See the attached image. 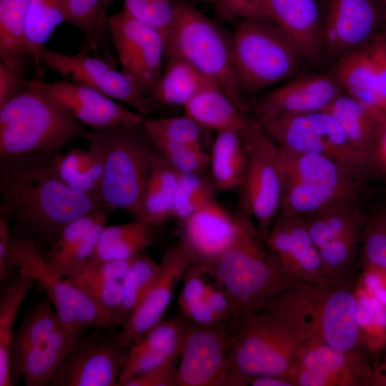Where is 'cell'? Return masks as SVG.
I'll return each mask as SVG.
<instances>
[{
    "mask_svg": "<svg viewBox=\"0 0 386 386\" xmlns=\"http://www.w3.org/2000/svg\"><path fill=\"white\" fill-rule=\"evenodd\" d=\"M152 227L143 222L133 221L105 225L89 260L93 262L127 261L152 247Z\"/></svg>",
    "mask_w": 386,
    "mask_h": 386,
    "instance_id": "34",
    "label": "cell"
},
{
    "mask_svg": "<svg viewBox=\"0 0 386 386\" xmlns=\"http://www.w3.org/2000/svg\"><path fill=\"white\" fill-rule=\"evenodd\" d=\"M241 134L247 158L241 186L244 211L253 218L264 240L281 209L277 145L257 122L249 120Z\"/></svg>",
    "mask_w": 386,
    "mask_h": 386,
    "instance_id": "11",
    "label": "cell"
},
{
    "mask_svg": "<svg viewBox=\"0 0 386 386\" xmlns=\"http://www.w3.org/2000/svg\"><path fill=\"white\" fill-rule=\"evenodd\" d=\"M183 316L193 325L217 326L222 324L210 309L206 297L180 308Z\"/></svg>",
    "mask_w": 386,
    "mask_h": 386,
    "instance_id": "53",
    "label": "cell"
},
{
    "mask_svg": "<svg viewBox=\"0 0 386 386\" xmlns=\"http://www.w3.org/2000/svg\"><path fill=\"white\" fill-rule=\"evenodd\" d=\"M360 327L375 323L386 327V308L377 299L364 298L358 301Z\"/></svg>",
    "mask_w": 386,
    "mask_h": 386,
    "instance_id": "54",
    "label": "cell"
},
{
    "mask_svg": "<svg viewBox=\"0 0 386 386\" xmlns=\"http://www.w3.org/2000/svg\"><path fill=\"white\" fill-rule=\"evenodd\" d=\"M360 260L370 267L386 270V202L365 212Z\"/></svg>",
    "mask_w": 386,
    "mask_h": 386,
    "instance_id": "45",
    "label": "cell"
},
{
    "mask_svg": "<svg viewBox=\"0 0 386 386\" xmlns=\"http://www.w3.org/2000/svg\"><path fill=\"white\" fill-rule=\"evenodd\" d=\"M332 71L345 94L379 112L371 42L337 59Z\"/></svg>",
    "mask_w": 386,
    "mask_h": 386,
    "instance_id": "33",
    "label": "cell"
},
{
    "mask_svg": "<svg viewBox=\"0 0 386 386\" xmlns=\"http://www.w3.org/2000/svg\"><path fill=\"white\" fill-rule=\"evenodd\" d=\"M190 322L185 317L162 320L141 340L129 347L124 362L118 386L130 378L180 355Z\"/></svg>",
    "mask_w": 386,
    "mask_h": 386,
    "instance_id": "24",
    "label": "cell"
},
{
    "mask_svg": "<svg viewBox=\"0 0 386 386\" xmlns=\"http://www.w3.org/2000/svg\"><path fill=\"white\" fill-rule=\"evenodd\" d=\"M376 71L377 109L386 118V29L371 41Z\"/></svg>",
    "mask_w": 386,
    "mask_h": 386,
    "instance_id": "51",
    "label": "cell"
},
{
    "mask_svg": "<svg viewBox=\"0 0 386 386\" xmlns=\"http://www.w3.org/2000/svg\"><path fill=\"white\" fill-rule=\"evenodd\" d=\"M381 380L380 382L385 385H386V372L383 376H381Z\"/></svg>",
    "mask_w": 386,
    "mask_h": 386,
    "instance_id": "61",
    "label": "cell"
},
{
    "mask_svg": "<svg viewBox=\"0 0 386 386\" xmlns=\"http://www.w3.org/2000/svg\"><path fill=\"white\" fill-rule=\"evenodd\" d=\"M213 87L219 86L212 79L182 58L172 56L165 60L151 98L159 106L184 107L200 91Z\"/></svg>",
    "mask_w": 386,
    "mask_h": 386,
    "instance_id": "28",
    "label": "cell"
},
{
    "mask_svg": "<svg viewBox=\"0 0 386 386\" xmlns=\"http://www.w3.org/2000/svg\"><path fill=\"white\" fill-rule=\"evenodd\" d=\"M321 13L322 59L336 61L386 29V6L380 0H325Z\"/></svg>",
    "mask_w": 386,
    "mask_h": 386,
    "instance_id": "12",
    "label": "cell"
},
{
    "mask_svg": "<svg viewBox=\"0 0 386 386\" xmlns=\"http://www.w3.org/2000/svg\"><path fill=\"white\" fill-rule=\"evenodd\" d=\"M142 128L162 157L202 144L201 129L191 118L181 116L144 118Z\"/></svg>",
    "mask_w": 386,
    "mask_h": 386,
    "instance_id": "38",
    "label": "cell"
},
{
    "mask_svg": "<svg viewBox=\"0 0 386 386\" xmlns=\"http://www.w3.org/2000/svg\"><path fill=\"white\" fill-rule=\"evenodd\" d=\"M109 28L122 71L151 98L165 65L164 37L123 10L109 17Z\"/></svg>",
    "mask_w": 386,
    "mask_h": 386,
    "instance_id": "13",
    "label": "cell"
},
{
    "mask_svg": "<svg viewBox=\"0 0 386 386\" xmlns=\"http://www.w3.org/2000/svg\"><path fill=\"white\" fill-rule=\"evenodd\" d=\"M70 116L84 126L98 130L112 127H138L144 117L90 87L66 80L31 81Z\"/></svg>",
    "mask_w": 386,
    "mask_h": 386,
    "instance_id": "20",
    "label": "cell"
},
{
    "mask_svg": "<svg viewBox=\"0 0 386 386\" xmlns=\"http://www.w3.org/2000/svg\"><path fill=\"white\" fill-rule=\"evenodd\" d=\"M193 1H197L200 3H214V0H191Z\"/></svg>",
    "mask_w": 386,
    "mask_h": 386,
    "instance_id": "60",
    "label": "cell"
},
{
    "mask_svg": "<svg viewBox=\"0 0 386 386\" xmlns=\"http://www.w3.org/2000/svg\"><path fill=\"white\" fill-rule=\"evenodd\" d=\"M375 166L377 174L386 178V127L381 133L376 146Z\"/></svg>",
    "mask_w": 386,
    "mask_h": 386,
    "instance_id": "56",
    "label": "cell"
},
{
    "mask_svg": "<svg viewBox=\"0 0 386 386\" xmlns=\"http://www.w3.org/2000/svg\"><path fill=\"white\" fill-rule=\"evenodd\" d=\"M252 386H294L287 379L281 376H260L253 377L250 380Z\"/></svg>",
    "mask_w": 386,
    "mask_h": 386,
    "instance_id": "57",
    "label": "cell"
},
{
    "mask_svg": "<svg viewBox=\"0 0 386 386\" xmlns=\"http://www.w3.org/2000/svg\"><path fill=\"white\" fill-rule=\"evenodd\" d=\"M258 123L279 147L334 160L365 184L377 175L373 163L352 144L327 111Z\"/></svg>",
    "mask_w": 386,
    "mask_h": 386,
    "instance_id": "9",
    "label": "cell"
},
{
    "mask_svg": "<svg viewBox=\"0 0 386 386\" xmlns=\"http://www.w3.org/2000/svg\"><path fill=\"white\" fill-rule=\"evenodd\" d=\"M216 189L210 179L200 174H179L172 217L184 222L207 202L214 199Z\"/></svg>",
    "mask_w": 386,
    "mask_h": 386,
    "instance_id": "46",
    "label": "cell"
},
{
    "mask_svg": "<svg viewBox=\"0 0 386 386\" xmlns=\"http://www.w3.org/2000/svg\"><path fill=\"white\" fill-rule=\"evenodd\" d=\"M110 210H97L70 222L61 232L47 254V268L39 283L51 278L65 258L76 247L86 233L98 222L108 220Z\"/></svg>",
    "mask_w": 386,
    "mask_h": 386,
    "instance_id": "44",
    "label": "cell"
},
{
    "mask_svg": "<svg viewBox=\"0 0 386 386\" xmlns=\"http://www.w3.org/2000/svg\"><path fill=\"white\" fill-rule=\"evenodd\" d=\"M39 59L44 68L54 71L64 80L86 86L128 104L142 116L158 108L127 75L104 59L80 52L66 54L46 47Z\"/></svg>",
    "mask_w": 386,
    "mask_h": 386,
    "instance_id": "14",
    "label": "cell"
},
{
    "mask_svg": "<svg viewBox=\"0 0 386 386\" xmlns=\"http://www.w3.org/2000/svg\"><path fill=\"white\" fill-rule=\"evenodd\" d=\"M342 93L332 71L292 77L259 99L257 122L325 111Z\"/></svg>",
    "mask_w": 386,
    "mask_h": 386,
    "instance_id": "19",
    "label": "cell"
},
{
    "mask_svg": "<svg viewBox=\"0 0 386 386\" xmlns=\"http://www.w3.org/2000/svg\"><path fill=\"white\" fill-rule=\"evenodd\" d=\"M80 335L61 326L30 351L21 367L26 386L49 385Z\"/></svg>",
    "mask_w": 386,
    "mask_h": 386,
    "instance_id": "35",
    "label": "cell"
},
{
    "mask_svg": "<svg viewBox=\"0 0 386 386\" xmlns=\"http://www.w3.org/2000/svg\"><path fill=\"white\" fill-rule=\"evenodd\" d=\"M282 377L294 386H355L367 382L359 351L336 350L318 335L307 342Z\"/></svg>",
    "mask_w": 386,
    "mask_h": 386,
    "instance_id": "18",
    "label": "cell"
},
{
    "mask_svg": "<svg viewBox=\"0 0 386 386\" xmlns=\"http://www.w3.org/2000/svg\"><path fill=\"white\" fill-rule=\"evenodd\" d=\"M29 0H0V60L21 71L29 56L26 41Z\"/></svg>",
    "mask_w": 386,
    "mask_h": 386,
    "instance_id": "39",
    "label": "cell"
},
{
    "mask_svg": "<svg viewBox=\"0 0 386 386\" xmlns=\"http://www.w3.org/2000/svg\"><path fill=\"white\" fill-rule=\"evenodd\" d=\"M85 139L96 145L103 157L99 202L113 210L122 209L139 221L142 196L155 151L142 125L89 131Z\"/></svg>",
    "mask_w": 386,
    "mask_h": 386,
    "instance_id": "7",
    "label": "cell"
},
{
    "mask_svg": "<svg viewBox=\"0 0 386 386\" xmlns=\"http://www.w3.org/2000/svg\"><path fill=\"white\" fill-rule=\"evenodd\" d=\"M35 282L29 273L19 270L18 278L1 296L0 386L13 385L10 355L13 327L20 307Z\"/></svg>",
    "mask_w": 386,
    "mask_h": 386,
    "instance_id": "41",
    "label": "cell"
},
{
    "mask_svg": "<svg viewBox=\"0 0 386 386\" xmlns=\"http://www.w3.org/2000/svg\"><path fill=\"white\" fill-rule=\"evenodd\" d=\"M54 308L59 325L79 335L93 327L109 330L112 316L85 292L64 277L48 279L39 283Z\"/></svg>",
    "mask_w": 386,
    "mask_h": 386,
    "instance_id": "26",
    "label": "cell"
},
{
    "mask_svg": "<svg viewBox=\"0 0 386 386\" xmlns=\"http://www.w3.org/2000/svg\"><path fill=\"white\" fill-rule=\"evenodd\" d=\"M59 326L54 308L47 297L36 303L13 331L11 340V374L13 385L21 377V367L27 354L44 342Z\"/></svg>",
    "mask_w": 386,
    "mask_h": 386,
    "instance_id": "31",
    "label": "cell"
},
{
    "mask_svg": "<svg viewBox=\"0 0 386 386\" xmlns=\"http://www.w3.org/2000/svg\"><path fill=\"white\" fill-rule=\"evenodd\" d=\"M214 4L217 16L223 21L267 18L263 0H214Z\"/></svg>",
    "mask_w": 386,
    "mask_h": 386,
    "instance_id": "49",
    "label": "cell"
},
{
    "mask_svg": "<svg viewBox=\"0 0 386 386\" xmlns=\"http://www.w3.org/2000/svg\"><path fill=\"white\" fill-rule=\"evenodd\" d=\"M103 169L102 155L91 143L87 149L73 147L57 155L56 171L61 181L71 189L97 201Z\"/></svg>",
    "mask_w": 386,
    "mask_h": 386,
    "instance_id": "37",
    "label": "cell"
},
{
    "mask_svg": "<svg viewBox=\"0 0 386 386\" xmlns=\"http://www.w3.org/2000/svg\"><path fill=\"white\" fill-rule=\"evenodd\" d=\"M207 272L232 301L231 320L257 312L272 295L295 281L282 272L246 211L239 213V225L232 242Z\"/></svg>",
    "mask_w": 386,
    "mask_h": 386,
    "instance_id": "3",
    "label": "cell"
},
{
    "mask_svg": "<svg viewBox=\"0 0 386 386\" xmlns=\"http://www.w3.org/2000/svg\"><path fill=\"white\" fill-rule=\"evenodd\" d=\"M206 300L221 323L229 322L233 315V307L232 301L224 290H217L208 284Z\"/></svg>",
    "mask_w": 386,
    "mask_h": 386,
    "instance_id": "55",
    "label": "cell"
},
{
    "mask_svg": "<svg viewBox=\"0 0 386 386\" xmlns=\"http://www.w3.org/2000/svg\"><path fill=\"white\" fill-rule=\"evenodd\" d=\"M232 34L234 71L243 95L289 80L307 61L292 39L269 19L239 20Z\"/></svg>",
    "mask_w": 386,
    "mask_h": 386,
    "instance_id": "4",
    "label": "cell"
},
{
    "mask_svg": "<svg viewBox=\"0 0 386 386\" xmlns=\"http://www.w3.org/2000/svg\"><path fill=\"white\" fill-rule=\"evenodd\" d=\"M179 173L157 152H154L142 200L141 222L151 227L172 217Z\"/></svg>",
    "mask_w": 386,
    "mask_h": 386,
    "instance_id": "30",
    "label": "cell"
},
{
    "mask_svg": "<svg viewBox=\"0 0 386 386\" xmlns=\"http://www.w3.org/2000/svg\"><path fill=\"white\" fill-rule=\"evenodd\" d=\"M63 22L61 0H29L26 26V47L39 76L44 73L39 59L41 50L55 29Z\"/></svg>",
    "mask_w": 386,
    "mask_h": 386,
    "instance_id": "43",
    "label": "cell"
},
{
    "mask_svg": "<svg viewBox=\"0 0 386 386\" xmlns=\"http://www.w3.org/2000/svg\"><path fill=\"white\" fill-rule=\"evenodd\" d=\"M366 281L368 288L374 293L376 299L386 305V288L380 284L377 277L372 274H370Z\"/></svg>",
    "mask_w": 386,
    "mask_h": 386,
    "instance_id": "58",
    "label": "cell"
},
{
    "mask_svg": "<svg viewBox=\"0 0 386 386\" xmlns=\"http://www.w3.org/2000/svg\"><path fill=\"white\" fill-rule=\"evenodd\" d=\"M282 197L280 212L305 216L335 203L362 205L365 183L323 156L277 146Z\"/></svg>",
    "mask_w": 386,
    "mask_h": 386,
    "instance_id": "5",
    "label": "cell"
},
{
    "mask_svg": "<svg viewBox=\"0 0 386 386\" xmlns=\"http://www.w3.org/2000/svg\"><path fill=\"white\" fill-rule=\"evenodd\" d=\"M180 242L192 264L208 267L234 239L239 225V213L232 215L215 199L184 222Z\"/></svg>",
    "mask_w": 386,
    "mask_h": 386,
    "instance_id": "22",
    "label": "cell"
},
{
    "mask_svg": "<svg viewBox=\"0 0 386 386\" xmlns=\"http://www.w3.org/2000/svg\"><path fill=\"white\" fill-rule=\"evenodd\" d=\"M246 152L241 132H217L209 156V179L217 191L241 187L246 169Z\"/></svg>",
    "mask_w": 386,
    "mask_h": 386,
    "instance_id": "32",
    "label": "cell"
},
{
    "mask_svg": "<svg viewBox=\"0 0 386 386\" xmlns=\"http://www.w3.org/2000/svg\"><path fill=\"white\" fill-rule=\"evenodd\" d=\"M64 22L79 29L85 36L80 53L94 56L116 66L119 62L112 54L105 39L109 17L101 0H61Z\"/></svg>",
    "mask_w": 386,
    "mask_h": 386,
    "instance_id": "29",
    "label": "cell"
},
{
    "mask_svg": "<svg viewBox=\"0 0 386 386\" xmlns=\"http://www.w3.org/2000/svg\"><path fill=\"white\" fill-rule=\"evenodd\" d=\"M24 72L0 60V107L16 97L30 84Z\"/></svg>",
    "mask_w": 386,
    "mask_h": 386,
    "instance_id": "52",
    "label": "cell"
},
{
    "mask_svg": "<svg viewBox=\"0 0 386 386\" xmlns=\"http://www.w3.org/2000/svg\"><path fill=\"white\" fill-rule=\"evenodd\" d=\"M103 7L107 10L114 0H101Z\"/></svg>",
    "mask_w": 386,
    "mask_h": 386,
    "instance_id": "59",
    "label": "cell"
},
{
    "mask_svg": "<svg viewBox=\"0 0 386 386\" xmlns=\"http://www.w3.org/2000/svg\"><path fill=\"white\" fill-rule=\"evenodd\" d=\"M328 282L355 279L365 223L362 205L335 203L302 217Z\"/></svg>",
    "mask_w": 386,
    "mask_h": 386,
    "instance_id": "10",
    "label": "cell"
},
{
    "mask_svg": "<svg viewBox=\"0 0 386 386\" xmlns=\"http://www.w3.org/2000/svg\"><path fill=\"white\" fill-rule=\"evenodd\" d=\"M182 58L212 79L244 114L234 71L232 34L185 0H176L174 24L166 38L165 60Z\"/></svg>",
    "mask_w": 386,
    "mask_h": 386,
    "instance_id": "8",
    "label": "cell"
},
{
    "mask_svg": "<svg viewBox=\"0 0 386 386\" xmlns=\"http://www.w3.org/2000/svg\"><path fill=\"white\" fill-rule=\"evenodd\" d=\"M386 6V0H380Z\"/></svg>",
    "mask_w": 386,
    "mask_h": 386,
    "instance_id": "62",
    "label": "cell"
},
{
    "mask_svg": "<svg viewBox=\"0 0 386 386\" xmlns=\"http://www.w3.org/2000/svg\"><path fill=\"white\" fill-rule=\"evenodd\" d=\"M122 10L159 31L166 41L175 19L176 0H124Z\"/></svg>",
    "mask_w": 386,
    "mask_h": 386,
    "instance_id": "47",
    "label": "cell"
},
{
    "mask_svg": "<svg viewBox=\"0 0 386 386\" xmlns=\"http://www.w3.org/2000/svg\"><path fill=\"white\" fill-rule=\"evenodd\" d=\"M32 240L15 237L11 233L9 222L0 216V282L7 281L13 269L29 273L39 282L48 262Z\"/></svg>",
    "mask_w": 386,
    "mask_h": 386,
    "instance_id": "40",
    "label": "cell"
},
{
    "mask_svg": "<svg viewBox=\"0 0 386 386\" xmlns=\"http://www.w3.org/2000/svg\"><path fill=\"white\" fill-rule=\"evenodd\" d=\"M117 334L79 337L49 386H118L127 350Z\"/></svg>",
    "mask_w": 386,
    "mask_h": 386,
    "instance_id": "15",
    "label": "cell"
},
{
    "mask_svg": "<svg viewBox=\"0 0 386 386\" xmlns=\"http://www.w3.org/2000/svg\"><path fill=\"white\" fill-rule=\"evenodd\" d=\"M88 132L30 81L0 107V158L58 151Z\"/></svg>",
    "mask_w": 386,
    "mask_h": 386,
    "instance_id": "6",
    "label": "cell"
},
{
    "mask_svg": "<svg viewBox=\"0 0 386 386\" xmlns=\"http://www.w3.org/2000/svg\"><path fill=\"white\" fill-rule=\"evenodd\" d=\"M191 264L190 256L180 242L164 252L156 283L118 335L119 341L124 348L138 342L162 320L170 304L175 283L183 278Z\"/></svg>",
    "mask_w": 386,
    "mask_h": 386,
    "instance_id": "21",
    "label": "cell"
},
{
    "mask_svg": "<svg viewBox=\"0 0 386 386\" xmlns=\"http://www.w3.org/2000/svg\"><path fill=\"white\" fill-rule=\"evenodd\" d=\"M325 111L336 118L352 144L375 166V149L386 118L344 92Z\"/></svg>",
    "mask_w": 386,
    "mask_h": 386,
    "instance_id": "27",
    "label": "cell"
},
{
    "mask_svg": "<svg viewBox=\"0 0 386 386\" xmlns=\"http://www.w3.org/2000/svg\"><path fill=\"white\" fill-rule=\"evenodd\" d=\"M183 108L184 114L202 128L217 132L233 129L242 132L249 121L219 87L200 91Z\"/></svg>",
    "mask_w": 386,
    "mask_h": 386,
    "instance_id": "36",
    "label": "cell"
},
{
    "mask_svg": "<svg viewBox=\"0 0 386 386\" xmlns=\"http://www.w3.org/2000/svg\"><path fill=\"white\" fill-rule=\"evenodd\" d=\"M161 272L160 262L142 252L136 256L122 282V301L114 327L123 326L145 300Z\"/></svg>",
    "mask_w": 386,
    "mask_h": 386,
    "instance_id": "42",
    "label": "cell"
},
{
    "mask_svg": "<svg viewBox=\"0 0 386 386\" xmlns=\"http://www.w3.org/2000/svg\"><path fill=\"white\" fill-rule=\"evenodd\" d=\"M229 331L227 325L189 324L177 370V386L224 385L229 371Z\"/></svg>",
    "mask_w": 386,
    "mask_h": 386,
    "instance_id": "17",
    "label": "cell"
},
{
    "mask_svg": "<svg viewBox=\"0 0 386 386\" xmlns=\"http://www.w3.org/2000/svg\"><path fill=\"white\" fill-rule=\"evenodd\" d=\"M58 151L0 158V216L15 237L51 247L76 219L110 210L66 185L56 171Z\"/></svg>",
    "mask_w": 386,
    "mask_h": 386,
    "instance_id": "1",
    "label": "cell"
},
{
    "mask_svg": "<svg viewBox=\"0 0 386 386\" xmlns=\"http://www.w3.org/2000/svg\"><path fill=\"white\" fill-rule=\"evenodd\" d=\"M264 242L282 272L292 279L320 287L328 282L320 254L302 216L280 212Z\"/></svg>",
    "mask_w": 386,
    "mask_h": 386,
    "instance_id": "16",
    "label": "cell"
},
{
    "mask_svg": "<svg viewBox=\"0 0 386 386\" xmlns=\"http://www.w3.org/2000/svg\"><path fill=\"white\" fill-rule=\"evenodd\" d=\"M267 19L300 47L307 61L322 60L321 9L317 0H263Z\"/></svg>",
    "mask_w": 386,
    "mask_h": 386,
    "instance_id": "25",
    "label": "cell"
},
{
    "mask_svg": "<svg viewBox=\"0 0 386 386\" xmlns=\"http://www.w3.org/2000/svg\"><path fill=\"white\" fill-rule=\"evenodd\" d=\"M133 259L127 261L107 262L88 260L84 265L64 278L75 286L88 283L122 282L130 268Z\"/></svg>",
    "mask_w": 386,
    "mask_h": 386,
    "instance_id": "48",
    "label": "cell"
},
{
    "mask_svg": "<svg viewBox=\"0 0 386 386\" xmlns=\"http://www.w3.org/2000/svg\"><path fill=\"white\" fill-rule=\"evenodd\" d=\"M179 356L133 377L122 386H177L176 375Z\"/></svg>",
    "mask_w": 386,
    "mask_h": 386,
    "instance_id": "50",
    "label": "cell"
},
{
    "mask_svg": "<svg viewBox=\"0 0 386 386\" xmlns=\"http://www.w3.org/2000/svg\"><path fill=\"white\" fill-rule=\"evenodd\" d=\"M319 310L309 293L288 288L257 312L231 320L229 370L250 380L282 377L307 342L318 335Z\"/></svg>",
    "mask_w": 386,
    "mask_h": 386,
    "instance_id": "2",
    "label": "cell"
},
{
    "mask_svg": "<svg viewBox=\"0 0 386 386\" xmlns=\"http://www.w3.org/2000/svg\"><path fill=\"white\" fill-rule=\"evenodd\" d=\"M355 279L330 281L320 288L318 336L341 351H358L360 327Z\"/></svg>",
    "mask_w": 386,
    "mask_h": 386,
    "instance_id": "23",
    "label": "cell"
}]
</instances>
